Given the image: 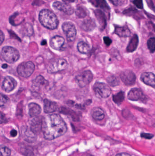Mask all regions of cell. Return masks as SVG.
<instances>
[{"label": "cell", "mask_w": 155, "mask_h": 156, "mask_svg": "<svg viewBox=\"0 0 155 156\" xmlns=\"http://www.w3.org/2000/svg\"><path fill=\"white\" fill-rule=\"evenodd\" d=\"M67 129L66 123L57 114L47 116L42 120V131L46 140H52L61 136Z\"/></svg>", "instance_id": "obj_1"}, {"label": "cell", "mask_w": 155, "mask_h": 156, "mask_svg": "<svg viewBox=\"0 0 155 156\" xmlns=\"http://www.w3.org/2000/svg\"><path fill=\"white\" fill-rule=\"evenodd\" d=\"M39 20L41 25L51 30H54L58 27L59 20L56 14L48 9H43L40 12Z\"/></svg>", "instance_id": "obj_2"}, {"label": "cell", "mask_w": 155, "mask_h": 156, "mask_svg": "<svg viewBox=\"0 0 155 156\" xmlns=\"http://www.w3.org/2000/svg\"><path fill=\"white\" fill-rule=\"evenodd\" d=\"M1 55L4 60L10 64L16 62L20 58L19 51L10 46H5L1 49Z\"/></svg>", "instance_id": "obj_3"}, {"label": "cell", "mask_w": 155, "mask_h": 156, "mask_svg": "<svg viewBox=\"0 0 155 156\" xmlns=\"http://www.w3.org/2000/svg\"><path fill=\"white\" fill-rule=\"evenodd\" d=\"M68 64L66 59L59 58L56 59L48 64L47 67V72L49 73H55L63 71L67 69Z\"/></svg>", "instance_id": "obj_4"}, {"label": "cell", "mask_w": 155, "mask_h": 156, "mask_svg": "<svg viewBox=\"0 0 155 156\" xmlns=\"http://www.w3.org/2000/svg\"><path fill=\"white\" fill-rule=\"evenodd\" d=\"M35 68V65L31 61L23 62L18 65L17 72L21 77L28 78L33 74Z\"/></svg>", "instance_id": "obj_5"}, {"label": "cell", "mask_w": 155, "mask_h": 156, "mask_svg": "<svg viewBox=\"0 0 155 156\" xmlns=\"http://www.w3.org/2000/svg\"><path fill=\"white\" fill-rule=\"evenodd\" d=\"M95 94L99 98H107L111 94V88L106 84L97 82L93 86Z\"/></svg>", "instance_id": "obj_6"}, {"label": "cell", "mask_w": 155, "mask_h": 156, "mask_svg": "<svg viewBox=\"0 0 155 156\" xmlns=\"http://www.w3.org/2000/svg\"><path fill=\"white\" fill-rule=\"evenodd\" d=\"M93 74L90 70H86L77 75L76 80L77 84L81 88H83L88 85L93 79Z\"/></svg>", "instance_id": "obj_7"}, {"label": "cell", "mask_w": 155, "mask_h": 156, "mask_svg": "<svg viewBox=\"0 0 155 156\" xmlns=\"http://www.w3.org/2000/svg\"><path fill=\"white\" fill-rule=\"evenodd\" d=\"M62 29L66 34L67 40L69 42H73L76 39V29L72 22H66L62 25Z\"/></svg>", "instance_id": "obj_8"}, {"label": "cell", "mask_w": 155, "mask_h": 156, "mask_svg": "<svg viewBox=\"0 0 155 156\" xmlns=\"http://www.w3.org/2000/svg\"><path fill=\"white\" fill-rule=\"evenodd\" d=\"M120 76L122 82L126 85H133L136 80V76L134 72L129 69L122 71Z\"/></svg>", "instance_id": "obj_9"}, {"label": "cell", "mask_w": 155, "mask_h": 156, "mask_svg": "<svg viewBox=\"0 0 155 156\" xmlns=\"http://www.w3.org/2000/svg\"><path fill=\"white\" fill-rule=\"evenodd\" d=\"M127 98L131 101H140L144 102L146 100L142 90L138 88H134L128 92Z\"/></svg>", "instance_id": "obj_10"}, {"label": "cell", "mask_w": 155, "mask_h": 156, "mask_svg": "<svg viewBox=\"0 0 155 156\" xmlns=\"http://www.w3.org/2000/svg\"><path fill=\"white\" fill-rule=\"evenodd\" d=\"M16 80L13 77L6 76L5 77L2 82V88L5 92L9 93L15 89L17 85Z\"/></svg>", "instance_id": "obj_11"}, {"label": "cell", "mask_w": 155, "mask_h": 156, "mask_svg": "<svg viewBox=\"0 0 155 156\" xmlns=\"http://www.w3.org/2000/svg\"><path fill=\"white\" fill-rule=\"evenodd\" d=\"M52 6L56 10L62 12L66 15H71L74 12V9L71 6L64 2L56 1L52 4Z\"/></svg>", "instance_id": "obj_12"}, {"label": "cell", "mask_w": 155, "mask_h": 156, "mask_svg": "<svg viewBox=\"0 0 155 156\" xmlns=\"http://www.w3.org/2000/svg\"><path fill=\"white\" fill-rule=\"evenodd\" d=\"M141 80L142 82L155 89V75L151 72H144L141 75Z\"/></svg>", "instance_id": "obj_13"}, {"label": "cell", "mask_w": 155, "mask_h": 156, "mask_svg": "<svg viewBox=\"0 0 155 156\" xmlns=\"http://www.w3.org/2000/svg\"><path fill=\"white\" fill-rule=\"evenodd\" d=\"M65 43V39L61 36H54L50 40V46L53 49L59 50L61 49L63 45Z\"/></svg>", "instance_id": "obj_14"}, {"label": "cell", "mask_w": 155, "mask_h": 156, "mask_svg": "<svg viewBox=\"0 0 155 156\" xmlns=\"http://www.w3.org/2000/svg\"><path fill=\"white\" fill-rule=\"evenodd\" d=\"M94 13L100 25V29L102 31L106 28L107 25L106 16L104 12L100 9L95 10Z\"/></svg>", "instance_id": "obj_15"}, {"label": "cell", "mask_w": 155, "mask_h": 156, "mask_svg": "<svg viewBox=\"0 0 155 156\" xmlns=\"http://www.w3.org/2000/svg\"><path fill=\"white\" fill-rule=\"evenodd\" d=\"M114 33L118 35L120 37H128L131 34L130 29L126 26H115Z\"/></svg>", "instance_id": "obj_16"}, {"label": "cell", "mask_w": 155, "mask_h": 156, "mask_svg": "<svg viewBox=\"0 0 155 156\" xmlns=\"http://www.w3.org/2000/svg\"><path fill=\"white\" fill-rule=\"evenodd\" d=\"M58 108V105L56 102L50 101L48 100H44V111L47 114L53 113L56 111Z\"/></svg>", "instance_id": "obj_17"}, {"label": "cell", "mask_w": 155, "mask_h": 156, "mask_svg": "<svg viewBox=\"0 0 155 156\" xmlns=\"http://www.w3.org/2000/svg\"><path fill=\"white\" fill-rule=\"evenodd\" d=\"M22 137L24 140L29 143L34 142L37 139L36 134L34 133L30 129L26 128L25 130L22 131Z\"/></svg>", "instance_id": "obj_18"}, {"label": "cell", "mask_w": 155, "mask_h": 156, "mask_svg": "<svg viewBox=\"0 0 155 156\" xmlns=\"http://www.w3.org/2000/svg\"><path fill=\"white\" fill-rule=\"evenodd\" d=\"M29 115L31 117H36L41 113V108L37 104L31 103L28 105Z\"/></svg>", "instance_id": "obj_19"}, {"label": "cell", "mask_w": 155, "mask_h": 156, "mask_svg": "<svg viewBox=\"0 0 155 156\" xmlns=\"http://www.w3.org/2000/svg\"><path fill=\"white\" fill-rule=\"evenodd\" d=\"M42 120L40 118H35L32 121L30 129L34 132V133L37 135L38 133H40L41 131H42Z\"/></svg>", "instance_id": "obj_20"}, {"label": "cell", "mask_w": 155, "mask_h": 156, "mask_svg": "<svg viewBox=\"0 0 155 156\" xmlns=\"http://www.w3.org/2000/svg\"><path fill=\"white\" fill-rule=\"evenodd\" d=\"M139 43V38L136 34H134L130 40L129 44L126 47V51L128 53H132L136 50Z\"/></svg>", "instance_id": "obj_21"}, {"label": "cell", "mask_w": 155, "mask_h": 156, "mask_svg": "<svg viewBox=\"0 0 155 156\" xmlns=\"http://www.w3.org/2000/svg\"><path fill=\"white\" fill-rule=\"evenodd\" d=\"M93 6L103 9L105 11H110V7L106 0H88Z\"/></svg>", "instance_id": "obj_22"}, {"label": "cell", "mask_w": 155, "mask_h": 156, "mask_svg": "<svg viewBox=\"0 0 155 156\" xmlns=\"http://www.w3.org/2000/svg\"><path fill=\"white\" fill-rule=\"evenodd\" d=\"M91 116L93 119L96 120L101 121L105 117V113L101 108L96 107L92 110L91 111Z\"/></svg>", "instance_id": "obj_23"}, {"label": "cell", "mask_w": 155, "mask_h": 156, "mask_svg": "<svg viewBox=\"0 0 155 156\" xmlns=\"http://www.w3.org/2000/svg\"><path fill=\"white\" fill-rule=\"evenodd\" d=\"M95 22L91 19H86L83 21L81 24V27L85 31H91L96 27Z\"/></svg>", "instance_id": "obj_24"}, {"label": "cell", "mask_w": 155, "mask_h": 156, "mask_svg": "<svg viewBox=\"0 0 155 156\" xmlns=\"http://www.w3.org/2000/svg\"><path fill=\"white\" fill-rule=\"evenodd\" d=\"M77 48L78 51L83 54H87L89 53L91 50L90 46L87 43L83 41L78 43Z\"/></svg>", "instance_id": "obj_25"}, {"label": "cell", "mask_w": 155, "mask_h": 156, "mask_svg": "<svg viewBox=\"0 0 155 156\" xmlns=\"http://www.w3.org/2000/svg\"><path fill=\"white\" fill-rule=\"evenodd\" d=\"M33 85L36 87H40L47 85L48 81L41 75H39L33 81Z\"/></svg>", "instance_id": "obj_26"}, {"label": "cell", "mask_w": 155, "mask_h": 156, "mask_svg": "<svg viewBox=\"0 0 155 156\" xmlns=\"http://www.w3.org/2000/svg\"><path fill=\"white\" fill-rule=\"evenodd\" d=\"M113 101L118 105H120L125 99V93L122 91H120L116 94L113 95Z\"/></svg>", "instance_id": "obj_27"}, {"label": "cell", "mask_w": 155, "mask_h": 156, "mask_svg": "<svg viewBox=\"0 0 155 156\" xmlns=\"http://www.w3.org/2000/svg\"><path fill=\"white\" fill-rule=\"evenodd\" d=\"M76 15L79 18H84L87 16V10L83 6H78L76 11Z\"/></svg>", "instance_id": "obj_28"}, {"label": "cell", "mask_w": 155, "mask_h": 156, "mask_svg": "<svg viewBox=\"0 0 155 156\" xmlns=\"http://www.w3.org/2000/svg\"><path fill=\"white\" fill-rule=\"evenodd\" d=\"M107 83L110 86L114 87L119 85V79L116 76L114 75H110L108 78H107Z\"/></svg>", "instance_id": "obj_29"}, {"label": "cell", "mask_w": 155, "mask_h": 156, "mask_svg": "<svg viewBox=\"0 0 155 156\" xmlns=\"http://www.w3.org/2000/svg\"><path fill=\"white\" fill-rule=\"evenodd\" d=\"M10 103L9 98L6 95L1 94V108H5L9 105Z\"/></svg>", "instance_id": "obj_30"}, {"label": "cell", "mask_w": 155, "mask_h": 156, "mask_svg": "<svg viewBox=\"0 0 155 156\" xmlns=\"http://www.w3.org/2000/svg\"><path fill=\"white\" fill-rule=\"evenodd\" d=\"M147 47L151 53L155 52V38H151L147 42Z\"/></svg>", "instance_id": "obj_31"}, {"label": "cell", "mask_w": 155, "mask_h": 156, "mask_svg": "<svg viewBox=\"0 0 155 156\" xmlns=\"http://www.w3.org/2000/svg\"><path fill=\"white\" fill-rule=\"evenodd\" d=\"M23 29V33L26 35L31 36L33 33V30L32 26L29 23L25 24Z\"/></svg>", "instance_id": "obj_32"}, {"label": "cell", "mask_w": 155, "mask_h": 156, "mask_svg": "<svg viewBox=\"0 0 155 156\" xmlns=\"http://www.w3.org/2000/svg\"><path fill=\"white\" fill-rule=\"evenodd\" d=\"M137 12V10L134 8V7H131L130 8H127V9H125L123 12V14L129 16H133L134 14H136Z\"/></svg>", "instance_id": "obj_33"}, {"label": "cell", "mask_w": 155, "mask_h": 156, "mask_svg": "<svg viewBox=\"0 0 155 156\" xmlns=\"http://www.w3.org/2000/svg\"><path fill=\"white\" fill-rule=\"evenodd\" d=\"M11 154V151L8 147H1V156H10Z\"/></svg>", "instance_id": "obj_34"}, {"label": "cell", "mask_w": 155, "mask_h": 156, "mask_svg": "<svg viewBox=\"0 0 155 156\" xmlns=\"http://www.w3.org/2000/svg\"><path fill=\"white\" fill-rule=\"evenodd\" d=\"M113 5L116 6H121L126 4L127 0H109Z\"/></svg>", "instance_id": "obj_35"}, {"label": "cell", "mask_w": 155, "mask_h": 156, "mask_svg": "<svg viewBox=\"0 0 155 156\" xmlns=\"http://www.w3.org/2000/svg\"><path fill=\"white\" fill-rule=\"evenodd\" d=\"M131 1L137 8L141 9H143V0H131Z\"/></svg>", "instance_id": "obj_36"}, {"label": "cell", "mask_w": 155, "mask_h": 156, "mask_svg": "<svg viewBox=\"0 0 155 156\" xmlns=\"http://www.w3.org/2000/svg\"><path fill=\"white\" fill-rule=\"evenodd\" d=\"M21 152L22 153L24 154L25 156H34L33 152L31 149H30V148H26V149L24 148H21Z\"/></svg>", "instance_id": "obj_37"}, {"label": "cell", "mask_w": 155, "mask_h": 156, "mask_svg": "<svg viewBox=\"0 0 155 156\" xmlns=\"http://www.w3.org/2000/svg\"><path fill=\"white\" fill-rule=\"evenodd\" d=\"M19 15V13L18 12H16L11 15V16L9 18V22H10V23L12 25V26H16L15 25V19L16 18V17L18 16Z\"/></svg>", "instance_id": "obj_38"}, {"label": "cell", "mask_w": 155, "mask_h": 156, "mask_svg": "<svg viewBox=\"0 0 155 156\" xmlns=\"http://www.w3.org/2000/svg\"><path fill=\"white\" fill-rule=\"evenodd\" d=\"M148 7L151 9L153 12H155V6L152 0H146Z\"/></svg>", "instance_id": "obj_39"}, {"label": "cell", "mask_w": 155, "mask_h": 156, "mask_svg": "<svg viewBox=\"0 0 155 156\" xmlns=\"http://www.w3.org/2000/svg\"><path fill=\"white\" fill-rule=\"evenodd\" d=\"M141 136L144 139H151L154 137V135L150 133H142L141 134Z\"/></svg>", "instance_id": "obj_40"}, {"label": "cell", "mask_w": 155, "mask_h": 156, "mask_svg": "<svg viewBox=\"0 0 155 156\" xmlns=\"http://www.w3.org/2000/svg\"><path fill=\"white\" fill-rule=\"evenodd\" d=\"M103 40H104V43L106 46H110L112 43V40L108 37H104L103 38Z\"/></svg>", "instance_id": "obj_41"}, {"label": "cell", "mask_w": 155, "mask_h": 156, "mask_svg": "<svg viewBox=\"0 0 155 156\" xmlns=\"http://www.w3.org/2000/svg\"><path fill=\"white\" fill-rule=\"evenodd\" d=\"M0 40H1V44H2V43L4 41V39H5V35L3 33V32L2 31H1V33H0Z\"/></svg>", "instance_id": "obj_42"}, {"label": "cell", "mask_w": 155, "mask_h": 156, "mask_svg": "<svg viewBox=\"0 0 155 156\" xmlns=\"http://www.w3.org/2000/svg\"><path fill=\"white\" fill-rule=\"evenodd\" d=\"M78 0H62V1L64 3H67L69 4V3H74V2H77Z\"/></svg>", "instance_id": "obj_43"}, {"label": "cell", "mask_w": 155, "mask_h": 156, "mask_svg": "<svg viewBox=\"0 0 155 156\" xmlns=\"http://www.w3.org/2000/svg\"><path fill=\"white\" fill-rule=\"evenodd\" d=\"M17 135V131L16 130H11V135L12 137H16Z\"/></svg>", "instance_id": "obj_44"}, {"label": "cell", "mask_w": 155, "mask_h": 156, "mask_svg": "<svg viewBox=\"0 0 155 156\" xmlns=\"http://www.w3.org/2000/svg\"><path fill=\"white\" fill-rule=\"evenodd\" d=\"M116 156H131L130 154L126 153H120L117 154Z\"/></svg>", "instance_id": "obj_45"}, {"label": "cell", "mask_w": 155, "mask_h": 156, "mask_svg": "<svg viewBox=\"0 0 155 156\" xmlns=\"http://www.w3.org/2000/svg\"><path fill=\"white\" fill-rule=\"evenodd\" d=\"M46 44V40H44L42 41L41 42V44L42 45H45Z\"/></svg>", "instance_id": "obj_46"}, {"label": "cell", "mask_w": 155, "mask_h": 156, "mask_svg": "<svg viewBox=\"0 0 155 156\" xmlns=\"http://www.w3.org/2000/svg\"><path fill=\"white\" fill-rule=\"evenodd\" d=\"M82 156H93V155H91V154H89V153H84Z\"/></svg>", "instance_id": "obj_47"}, {"label": "cell", "mask_w": 155, "mask_h": 156, "mask_svg": "<svg viewBox=\"0 0 155 156\" xmlns=\"http://www.w3.org/2000/svg\"><path fill=\"white\" fill-rule=\"evenodd\" d=\"M7 65L6 64H3V65L2 66V68L3 69H6V68L7 67Z\"/></svg>", "instance_id": "obj_48"}]
</instances>
